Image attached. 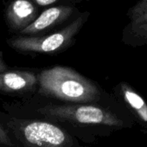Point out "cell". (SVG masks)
<instances>
[{
  "mask_svg": "<svg viewBox=\"0 0 147 147\" xmlns=\"http://www.w3.org/2000/svg\"><path fill=\"white\" fill-rule=\"evenodd\" d=\"M42 94L70 102H97L101 90L92 81L73 68L56 66L43 70L38 76Z\"/></svg>",
  "mask_w": 147,
  "mask_h": 147,
  "instance_id": "cell-1",
  "label": "cell"
},
{
  "mask_svg": "<svg viewBox=\"0 0 147 147\" xmlns=\"http://www.w3.org/2000/svg\"><path fill=\"white\" fill-rule=\"evenodd\" d=\"M47 118L84 125H103L123 129L133 125L131 117H122L113 110L94 105H47L37 110Z\"/></svg>",
  "mask_w": 147,
  "mask_h": 147,
  "instance_id": "cell-2",
  "label": "cell"
},
{
  "mask_svg": "<svg viewBox=\"0 0 147 147\" xmlns=\"http://www.w3.org/2000/svg\"><path fill=\"white\" fill-rule=\"evenodd\" d=\"M89 16L88 12L82 14L63 29L46 36H16L8 40V44L21 52L55 53L68 47L75 36L84 25Z\"/></svg>",
  "mask_w": 147,
  "mask_h": 147,
  "instance_id": "cell-3",
  "label": "cell"
},
{
  "mask_svg": "<svg viewBox=\"0 0 147 147\" xmlns=\"http://www.w3.org/2000/svg\"><path fill=\"white\" fill-rule=\"evenodd\" d=\"M9 126L24 147H71L72 139L59 126L36 120H12Z\"/></svg>",
  "mask_w": 147,
  "mask_h": 147,
  "instance_id": "cell-4",
  "label": "cell"
},
{
  "mask_svg": "<svg viewBox=\"0 0 147 147\" xmlns=\"http://www.w3.org/2000/svg\"><path fill=\"white\" fill-rule=\"evenodd\" d=\"M129 23L123 30V42L132 47L147 45V0H138L127 11Z\"/></svg>",
  "mask_w": 147,
  "mask_h": 147,
  "instance_id": "cell-5",
  "label": "cell"
},
{
  "mask_svg": "<svg viewBox=\"0 0 147 147\" xmlns=\"http://www.w3.org/2000/svg\"><path fill=\"white\" fill-rule=\"evenodd\" d=\"M76 10L70 5H57L50 7L38 15L36 19L19 33L27 36H35L42 32L55 28L68 20Z\"/></svg>",
  "mask_w": 147,
  "mask_h": 147,
  "instance_id": "cell-6",
  "label": "cell"
},
{
  "mask_svg": "<svg viewBox=\"0 0 147 147\" xmlns=\"http://www.w3.org/2000/svg\"><path fill=\"white\" fill-rule=\"evenodd\" d=\"M38 15V9L31 0H12L5 11L7 24L19 32L31 24Z\"/></svg>",
  "mask_w": 147,
  "mask_h": 147,
  "instance_id": "cell-7",
  "label": "cell"
},
{
  "mask_svg": "<svg viewBox=\"0 0 147 147\" xmlns=\"http://www.w3.org/2000/svg\"><path fill=\"white\" fill-rule=\"evenodd\" d=\"M118 92L125 104L127 113L134 122L141 125H147V103L144 99L130 84L120 82Z\"/></svg>",
  "mask_w": 147,
  "mask_h": 147,
  "instance_id": "cell-8",
  "label": "cell"
},
{
  "mask_svg": "<svg viewBox=\"0 0 147 147\" xmlns=\"http://www.w3.org/2000/svg\"><path fill=\"white\" fill-rule=\"evenodd\" d=\"M37 81V77L29 71H5L0 74V90L9 93L30 91Z\"/></svg>",
  "mask_w": 147,
  "mask_h": 147,
  "instance_id": "cell-9",
  "label": "cell"
},
{
  "mask_svg": "<svg viewBox=\"0 0 147 147\" xmlns=\"http://www.w3.org/2000/svg\"><path fill=\"white\" fill-rule=\"evenodd\" d=\"M6 145V146H13V143L11 138L8 135L6 130L0 125V145Z\"/></svg>",
  "mask_w": 147,
  "mask_h": 147,
  "instance_id": "cell-10",
  "label": "cell"
},
{
  "mask_svg": "<svg viewBox=\"0 0 147 147\" xmlns=\"http://www.w3.org/2000/svg\"><path fill=\"white\" fill-rule=\"evenodd\" d=\"M31 1L38 6H49L53 4H55L59 0H31Z\"/></svg>",
  "mask_w": 147,
  "mask_h": 147,
  "instance_id": "cell-11",
  "label": "cell"
},
{
  "mask_svg": "<svg viewBox=\"0 0 147 147\" xmlns=\"http://www.w3.org/2000/svg\"><path fill=\"white\" fill-rule=\"evenodd\" d=\"M6 69H7L6 65L5 64V62H4V61L2 60V58L0 57V74L3 73V72H5Z\"/></svg>",
  "mask_w": 147,
  "mask_h": 147,
  "instance_id": "cell-12",
  "label": "cell"
}]
</instances>
